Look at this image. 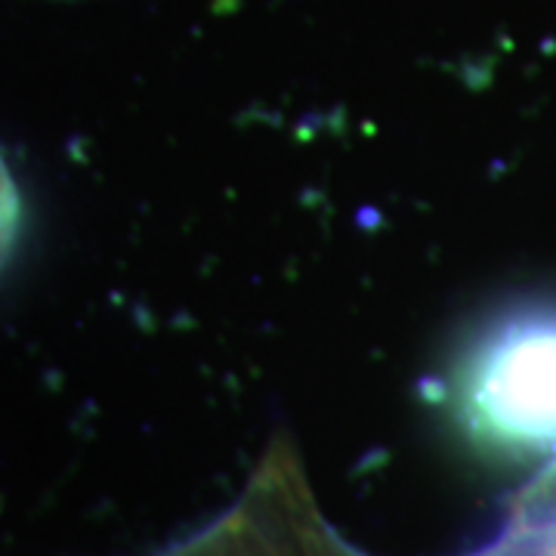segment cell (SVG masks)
<instances>
[{
	"instance_id": "3",
	"label": "cell",
	"mask_w": 556,
	"mask_h": 556,
	"mask_svg": "<svg viewBox=\"0 0 556 556\" xmlns=\"http://www.w3.org/2000/svg\"><path fill=\"white\" fill-rule=\"evenodd\" d=\"M22 223H25V207H22V192L13 179V170L0 152V276L10 266L22 239Z\"/></svg>"
},
{
	"instance_id": "2",
	"label": "cell",
	"mask_w": 556,
	"mask_h": 556,
	"mask_svg": "<svg viewBox=\"0 0 556 556\" xmlns=\"http://www.w3.org/2000/svg\"><path fill=\"white\" fill-rule=\"evenodd\" d=\"M470 556H556V467L522 495L507 526Z\"/></svg>"
},
{
	"instance_id": "1",
	"label": "cell",
	"mask_w": 556,
	"mask_h": 556,
	"mask_svg": "<svg viewBox=\"0 0 556 556\" xmlns=\"http://www.w3.org/2000/svg\"><path fill=\"white\" fill-rule=\"evenodd\" d=\"M452 405L473 442L556 467V306H519L482 328L457 362Z\"/></svg>"
}]
</instances>
